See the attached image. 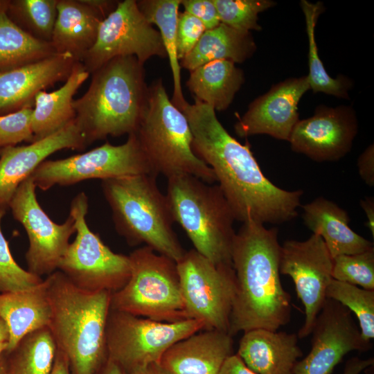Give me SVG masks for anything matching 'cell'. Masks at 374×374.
Masks as SVG:
<instances>
[{
    "instance_id": "22",
    "label": "cell",
    "mask_w": 374,
    "mask_h": 374,
    "mask_svg": "<svg viewBox=\"0 0 374 374\" xmlns=\"http://www.w3.org/2000/svg\"><path fill=\"white\" fill-rule=\"evenodd\" d=\"M295 333L257 328L244 332L238 355L257 374H294L303 353Z\"/></svg>"
},
{
    "instance_id": "49",
    "label": "cell",
    "mask_w": 374,
    "mask_h": 374,
    "mask_svg": "<svg viewBox=\"0 0 374 374\" xmlns=\"http://www.w3.org/2000/svg\"><path fill=\"white\" fill-rule=\"evenodd\" d=\"M8 349V341L0 342V357Z\"/></svg>"
},
{
    "instance_id": "27",
    "label": "cell",
    "mask_w": 374,
    "mask_h": 374,
    "mask_svg": "<svg viewBox=\"0 0 374 374\" xmlns=\"http://www.w3.org/2000/svg\"><path fill=\"white\" fill-rule=\"evenodd\" d=\"M244 82L243 71L230 60L209 62L190 71L186 87L194 98L215 111H224L232 103Z\"/></svg>"
},
{
    "instance_id": "38",
    "label": "cell",
    "mask_w": 374,
    "mask_h": 374,
    "mask_svg": "<svg viewBox=\"0 0 374 374\" xmlns=\"http://www.w3.org/2000/svg\"><path fill=\"white\" fill-rule=\"evenodd\" d=\"M32 113L33 107H27L0 116V149L22 141L33 142Z\"/></svg>"
},
{
    "instance_id": "43",
    "label": "cell",
    "mask_w": 374,
    "mask_h": 374,
    "mask_svg": "<svg viewBox=\"0 0 374 374\" xmlns=\"http://www.w3.org/2000/svg\"><path fill=\"white\" fill-rule=\"evenodd\" d=\"M374 363L373 357L362 359L357 357H352L347 361L343 374H360L364 369Z\"/></svg>"
},
{
    "instance_id": "42",
    "label": "cell",
    "mask_w": 374,
    "mask_h": 374,
    "mask_svg": "<svg viewBox=\"0 0 374 374\" xmlns=\"http://www.w3.org/2000/svg\"><path fill=\"white\" fill-rule=\"evenodd\" d=\"M218 374H257L251 370L238 354H231L222 364Z\"/></svg>"
},
{
    "instance_id": "10",
    "label": "cell",
    "mask_w": 374,
    "mask_h": 374,
    "mask_svg": "<svg viewBox=\"0 0 374 374\" xmlns=\"http://www.w3.org/2000/svg\"><path fill=\"white\" fill-rule=\"evenodd\" d=\"M204 330L189 319L162 322L110 309L106 325L107 357L128 374L153 363L175 343Z\"/></svg>"
},
{
    "instance_id": "7",
    "label": "cell",
    "mask_w": 374,
    "mask_h": 374,
    "mask_svg": "<svg viewBox=\"0 0 374 374\" xmlns=\"http://www.w3.org/2000/svg\"><path fill=\"white\" fill-rule=\"evenodd\" d=\"M135 134L156 177L187 174L208 184L217 181L213 170L193 152L188 121L169 98L161 78L148 86V102Z\"/></svg>"
},
{
    "instance_id": "19",
    "label": "cell",
    "mask_w": 374,
    "mask_h": 374,
    "mask_svg": "<svg viewBox=\"0 0 374 374\" xmlns=\"http://www.w3.org/2000/svg\"><path fill=\"white\" fill-rule=\"evenodd\" d=\"M88 145L75 119L54 134L28 145L0 149V207L8 208L18 186L46 158L62 149L82 150Z\"/></svg>"
},
{
    "instance_id": "15",
    "label": "cell",
    "mask_w": 374,
    "mask_h": 374,
    "mask_svg": "<svg viewBox=\"0 0 374 374\" xmlns=\"http://www.w3.org/2000/svg\"><path fill=\"white\" fill-rule=\"evenodd\" d=\"M333 258L321 236L287 240L281 246L279 271L292 278L298 298L304 307L305 320L298 338L311 334L326 300V289L332 279Z\"/></svg>"
},
{
    "instance_id": "9",
    "label": "cell",
    "mask_w": 374,
    "mask_h": 374,
    "mask_svg": "<svg viewBox=\"0 0 374 374\" xmlns=\"http://www.w3.org/2000/svg\"><path fill=\"white\" fill-rule=\"evenodd\" d=\"M88 203L84 192L76 195L71 202L69 215L74 220L76 235L60 259L57 270L81 289L112 294L130 279V258L112 251L89 229L86 220Z\"/></svg>"
},
{
    "instance_id": "36",
    "label": "cell",
    "mask_w": 374,
    "mask_h": 374,
    "mask_svg": "<svg viewBox=\"0 0 374 374\" xmlns=\"http://www.w3.org/2000/svg\"><path fill=\"white\" fill-rule=\"evenodd\" d=\"M333 279L374 290V247L352 255L333 258Z\"/></svg>"
},
{
    "instance_id": "12",
    "label": "cell",
    "mask_w": 374,
    "mask_h": 374,
    "mask_svg": "<svg viewBox=\"0 0 374 374\" xmlns=\"http://www.w3.org/2000/svg\"><path fill=\"white\" fill-rule=\"evenodd\" d=\"M176 264L189 319L201 321L204 330L229 334L235 286L233 265L215 264L194 249Z\"/></svg>"
},
{
    "instance_id": "20",
    "label": "cell",
    "mask_w": 374,
    "mask_h": 374,
    "mask_svg": "<svg viewBox=\"0 0 374 374\" xmlns=\"http://www.w3.org/2000/svg\"><path fill=\"white\" fill-rule=\"evenodd\" d=\"M76 62L69 53H55L0 72V116L33 107L37 93L57 82L66 80Z\"/></svg>"
},
{
    "instance_id": "18",
    "label": "cell",
    "mask_w": 374,
    "mask_h": 374,
    "mask_svg": "<svg viewBox=\"0 0 374 374\" xmlns=\"http://www.w3.org/2000/svg\"><path fill=\"white\" fill-rule=\"evenodd\" d=\"M309 89L308 75L289 78L274 85L249 104L235 123V134L241 138L267 134L288 141L299 121L298 104Z\"/></svg>"
},
{
    "instance_id": "37",
    "label": "cell",
    "mask_w": 374,
    "mask_h": 374,
    "mask_svg": "<svg viewBox=\"0 0 374 374\" xmlns=\"http://www.w3.org/2000/svg\"><path fill=\"white\" fill-rule=\"evenodd\" d=\"M6 208L0 207V293L30 289L40 284L44 279L24 269L15 261L10 250L8 240L1 227Z\"/></svg>"
},
{
    "instance_id": "50",
    "label": "cell",
    "mask_w": 374,
    "mask_h": 374,
    "mask_svg": "<svg viewBox=\"0 0 374 374\" xmlns=\"http://www.w3.org/2000/svg\"><path fill=\"white\" fill-rule=\"evenodd\" d=\"M2 355L0 357V374H3V359Z\"/></svg>"
},
{
    "instance_id": "13",
    "label": "cell",
    "mask_w": 374,
    "mask_h": 374,
    "mask_svg": "<svg viewBox=\"0 0 374 374\" xmlns=\"http://www.w3.org/2000/svg\"><path fill=\"white\" fill-rule=\"evenodd\" d=\"M134 56L141 64L154 56L167 57L159 30L138 8L136 1H119L100 23L96 42L81 63L91 74L116 57Z\"/></svg>"
},
{
    "instance_id": "31",
    "label": "cell",
    "mask_w": 374,
    "mask_h": 374,
    "mask_svg": "<svg viewBox=\"0 0 374 374\" xmlns=\"http://www.w3.org/2000/svg\"><path fill=\"white\" fill-rule=\"evenodd\" d=\"M8 1H0V72L47 57L56 53L51 43L38 40L7 15Z\"/></svg>"
},
{
    "instance_id": "32",
    "label": "cell",
    "mask_w": 374,
    "mask_h": 374,
    "mask_svg": "<svg viewBox=\"0 0 374 374\" xmlns=\"http://www.w3.org/2000/svg\"><path fill=\"white\" fill-rule=\"evenodd\" d=\"M305 21L306 33L308 39V75L310 89L314 93H325L337 98H348V91L352 87L349 79L341 75L336 78L330 77L327 73L318 54L315 39V27L320 14L324 10L321 2L312 3L301 0L300 3Z\"/></svg>"
},
{
    "instance_id": "16",
    "label": "cell",
    "mask_w": 374,
    "mask_h": 374,
    "mask_svg": "<svg viewBox=\"0 0 374 374\" xmlns=\"http://www.w3.org/2000/svg\"><path fill=\"white\" fill-rule=\"evenodd\" d=\"M311 333V350L296 362L294 374H331L349 352H364L371 348V342L363 339L351 312L327 298Z\"/></svg>"
},
{
    "instance_id": "6",
    "label": "cell",
    "mask_w": 374,
    "mask_h": 374,
    "mask_svg": "<svg viewBox=\"0 0 374 374\" xmlns=\"http://www.w3.org/2000/svg\"><path fill=\"white\" fill-rule=\"evenodd\" d=\"M167 179L166 195L174 222L184 230L194 249L215 264L232 265L235 219L218 184L187 174Z\"/></svg>"
},
{
    "instance_id": "28",
    "label": "cell",
    "mask_w": 374,
    "mask_h": 374,
    "mask_svg": "<svg viewBox=\"0 0 374 374\" xmlns=\"http://www.w3.org/2000/svg\"><path fill=\"white\" fill-rule=\"evenodd\" d=\"M256 45L249 31L220 23L207 30L194 48L179 61L181 68L189 71L214 60H226L242 63L255 53Z\"/></svg>"
},
{
    "instance_id": "17",
    "label": "cell",
    "mask_w": 374,
    "mask_h": 374,
    "mask_svg": "<svg viewBox=\"0 0 374 374\" xmlns=\"http://www.w3.org/2000/svg\"><path fill=\"white\" fill-rule=\"evenodd\" d=\"M357 127L352 107L320 105L312 116L297 122L288 141L293 151L315 161H334L350 152Z\"/></svg>"
},
{
    "instance_id": "35",
    "label": "cell",
    "mask_w": 374,
    "mask_h": 374,
    "mask_svg": "<svg viewBox=\"0 0 374 374\" xmlns=\"http://www.w3.org/2000/svg\"><path fill=\"white\" fill-rule=\"evenodd\" d=\"M220 22L235 29L261 30L258 14L275 5L271 0H212Z\"/></svg>"
},
{
    "instance_id": "21",
    "label": "cell",
    "mask_w": 374,
    "mask_h": 374,
    "mask_svg": "<svg viewBox=\"0 0 374 374\" xmlns=\"http://www.w3.org/2000/svg\"><path fill=\"white\" fill-rule=\"evenodd\" d=\"M233 345L230 334L202 330L172 345L159 364L170 374H218Z\"/></svg>"
},
{
    "instance_id": "33",
    "label": "cell",
    "mask_w": 374,
    "mask_h": 374,
    "mask_svg": "<svg viewBox=\"0 0 374 374\" xmlns=\"http://www.w3.org/2000/svg\"><path fill=\"white\" fill-rule=\"evenodd\" d=\"M57 0L8 1L6 13L33 37L50 42L57 17Z\"/></svg>"
},
{
    "instance_id": "29",
    "label": "cell",
    "mask_w": 374,
    "mask_h": 374,
    "mask_svg": "<svg viewBox=\"0 0 374 374\" xmlns=\"http://www.w3.org/2000/svg\"><path fill=\"white\" fill-rule=\"evenodd\" d=\"M139 9L151 24L159 28L173 79L172 103L179 109L187 103L181 83V66L177 49V28L181 0H139Z\"/></svg>"
},
{
    "instance_id": "45",
    "label": "cell",
    "mask_w": 374,
    "mask_h": 374,
    "mask_svg": "<svg viewBox=\"0 0 374 374\" xmlns=\"http://www.w3.org/2000/svg\"><path fill=\"white\" fill-rule=\"evenodd\" d=\"M49 374H71L66 356L57 350L53 368Z\"/></svg>"
},
{
    "instance_id": "5",
    "label": "cell",
    "mask_w": 374,
    "mask_h": 374,
    "mask_svg": "<svg viewBox=\"0 0 374 374\" xmlns=\"http://www.w3.org/2000/svg\"><path fill=\"white\" fill-rule=\"evenodd\" d=\"M157 177L139 175L103 180V193L112 213L118 233L130 246L144 244L176 262L186 251L172 225L166 195Z\"/></svg>"
},
{
    "instance_id": "24",
    "label": "cell",
    "mask_w": 374,
    "mask_h": 374,
    "mask_svg": "<svg viewBox=\"0 0 374 374\" xmlns=\"http://www.w3.org/2000/svg\"><path fill=\"white\" fill-rule=\"evenodd\" d=\"M105 17L85 0H57L51 43L57 53L81 62L94 44Z\"/></svg>"
},
{
    "instance_id": "30",
    "label": "cell",
    "mask_w": 374,
    "mask_h": 374,
    "mask_svg": "<svg viewBox=\"0 0 374 374\" xmlns=\"http://www.w3.org/2000/svg\"><path fill=\"white\" fill-rule=\"evenodd\" d=\"M57 348L48 326L24 336L3 353V374H49Z\"/></svg>"
},
{
    "instance_id": "41",
    "label": "cell",
    "mask_w": 374,
    "mask_h": 374,
    "mask_svg": "<svg viewBox=\"0 0 374 374\" xmlns=\"http://www.w3.org/2000/svg\"><path fill=\"white\" fill-rule=\"evenodd\" d=\"M358 172L362 179L370 187L374 186V147L370 145L357 160Z\"/></svg>"
},
{
    "instance_id": "14",
    "label": "cell",
    "mask_w": 374,
    "mask_h": 374,
    "mask_svg": "<svg viewBox=\"0 0 374 374\" xmlns=\"http://www.w3.org/2000/svg\"><path fill=\"white\" fill-rule=\"evenodd\" d=\"M36 188L31 176L26 178L15 190L8 208L28 235V271L41 277L57 270L75 227L70 215L62 224L54 222L39 205Z\"/></svg>"
},
{
    "instance_id": "1",
    "label": "cell",
    "mask_w": 374,
    "mask_h": 374,
    "mask_svg": "<svg viewBox=\"0 0 374 374\" xmlns=\"http://www.w3.org/2000/svg\"><path fill=\"white\" fill-rule=\"evenodd\" d=\"M193 99L180 109L190 127L193 150L213 170L235 220L278 224L295 218L303 191L274 184L262 172L249 145L233 138L211 107Z\"/></svg>"
},
{
    "instance_id": "4",
    "label": "cell",
    "mask_w": 374,
    "mask_h": 374,
    "mask_svg": "<svg viewBox=\"0 0 374 374\" xmlns=\"http://www.w3.org/2000/svg\"><path fill=\"white\" fill-rule=\"evenodd\" d=\"M91 75L87 91L73 102L87 144L135 133L148 97L144 64L134 56L116 57Z\"/></svg>"
},
{
    "instance_id": "39",
    "label": "cell",
    "mask_w": 374,
    "mask_h": 374,
    "mask_svg": "<svg viewBox=\"0 0 374 374\" xmlns=\"http://www.w3.org/2000/svg\"><path fill=\"white\" fill-rule=\"evenodd\" d=\"M206 30L204 25L192 15L179 13L177 28V49L180 61L196 46Z\"/></svg>"
},
{
    "instance_id": "40",
    "label": "cell",
    "mask_w": 374,
    "mask_h": 374,
    "mask_svg": "<svg viewBox=\"0 0 374 374\" xmlns=\"http://www.w3.org/2000/svg\"><path fill=\"white\" fill-rule=\"evenodd\" d=\"M184 11L198 19L206 30L214 28L221 22L212 0H181Z\"/></svg>"
},
{
    "instance_id": "46",
    "label": "cell",
    "mask_w": 374,
    "mask_h": 374,
    "mask_svg": "<svg viewBox=\"0 0 374 374\" xmlns=\"http://www.w3.org/2000/svg\"><path fill=\"white\" fill-rule=\"evenodd\" d=\"M128 374H170L159 363H153Z\"/></svg>"
},
{
    "instance_id": "47",
    "label": "cell",
    "mask_w": 374,
    "mask_h": 374,
    "mask_svg": "<svg viewBox=\"0 0 374 374\" xmlns=\"http://www.w3.org/2000/svg\"><path fill=\"white\" fill-rule=\"evenodd\" d=\"M100 374H124L121 368L114 362L107 359Z\"/></svg>"
},
{
    "instance_id": "3",
    "label": "cell",
    "mask_w": 374,
    "mask_h": 374,
    "mask_svg": "<svg viewBox=\"0 0 374 374\" xmlns=\"http://www.w3.org/2000/svg\"><path fill=\"white\" fill-rule=\"evenodd\" d=\"M45 280L51 306L48 327L57 350L66 356L71 374H96L107 359L112 293L81 289L58 270Z\"/></svg>"
},
{
    "instance_id": "11",
    "label": "cell",
    "mask_w": 374,
    "mask_h": 374,
    "mask_svg": "<svg viewBox=\"0 0 374 374\" xmlns=\"http://www.w3.org/2000/svg\"><path fill=\"white\" fill-rule=\"evenodd\" d=\"M139 175L155 176L136 134L132 133L121 145L106 142L84 153L45 160L30 176L36 187L45 191L55 186H71L90 179L103 181Z\"/></svg>"
},
{
    "instance_id": "8",
    "label": "cell",
    "mask_w": 374,
    "mask_h": 374,
    "mask_svg": "<svg viewBox=\"0 0 374 374\" xmlns=\"http://www.w3.org/2000/svg\"><path fill=\"white\" fill-rule=\"evenodd\" d=\"M128 256L130 279L111 294L110 309L162 322L189 319L176 262L147 246Z\"/></svg>"
},
{
    "instance_id": "44",
    "label": "cell",
    "mask_w": 374,
    "mask_h": 374,
    "mask_svg": "<svg viewBox=\"0 0 374 374\" xmlns=\"http://www.w3.org/2000/svg\"><path fill=\"white\" fill-rule=\"evenodd\" d=\"M360 206L364 210L367 217V226L368 227L373 238L374 237V198L366 197L360 200Z\"/></svg>"
},
{
    "instance_id": "2",
    "label": "cell",
    "mask_w": 374,
    "mask_h": 374,
    "mask_svg": "<svg viewBox=\"0 0 374 374\" xmlns=\"http://www.w3.org/2000/svg\"><path fill=\"white\" fill-rule=\"evenodd\" d=\"M278 229L242 223L231 249L235 295L230 317L233 336L257 328L278 330L291 317V296L280 278Z\"/></svg>"
},
{
    "instance_id": "34",
    "label": "cell",
    "mask_w": 374,
    "mask_h": 374,
    "mask_svg": "<svg viewBox=\"0 0 374 374\" xmlns=\"http://www.w3.org/2000/svg\"><path fill=\"white\" fill-rule=\"evenodd\" d=\"M326 297L353 312L358 319L363 339L371 342L374 338V290L332 278L326 289Z\"/></svg>"
},
{
    "instance_id": "25",
    "label": "cell",
    "mask_w": 374,
    "mask_h": 374,
    "mask_svg": "<svg viewBox=\"0 0 374 374\" xmlns=\"http://www.w3.org/2000/svg\"><path fill=\"white\" fill-rule=\"evenodd\" d=\"M51 306L45 279L30 289L0 293V318L9 333L8 349L26 335L48 326Z\"/></svg>"
},
{
    "instance_id": "26",
    "label": "cell",
    "mask_w": 374,
    "mask_h": 374,
    "mask_svg": "<svg viewBox=\"0 0 374 374\" xmlns=\"http://www.w3.org/2000/svg\"><path fill=\"white\" fill-rule=\"evenodd\" d=\"M89 75L84 65L76 62L60 88L37 93L32 113L33 142L54 134L75 118L73 96Z\"/></svg>"
},
{
    "instance_id": "23",
    "label": "cell",
    "mask_w": 374,
    "mask_h": 374,
    "mask_svg": "<svg viewBox=\"0 0 374 374\" xmlns=\"http://www.w3.org/2000/svg\"><path fill=\"white\" fill-rule=\"evenodd\" d=\"M302 208L305 225L321 237L332 258L373 248V242L349 226L348 213L335 202L319 197Z\"/></svg>"
},
{
    "instance_id": "48",
    "label": "cell",
    "mask_w": 374,
    "mask_h": 374,
    "mask_svg": "<svg viewBox=\"0 0 374 374\" xmlns=\"http://www.w3.org/2000/svg\"><path fill=\"white\" fill-rule=\"evenodd\" d=\"M9 333L5 322L0 318V342L8 341Z\"/></svg>"
}]
</instances>
